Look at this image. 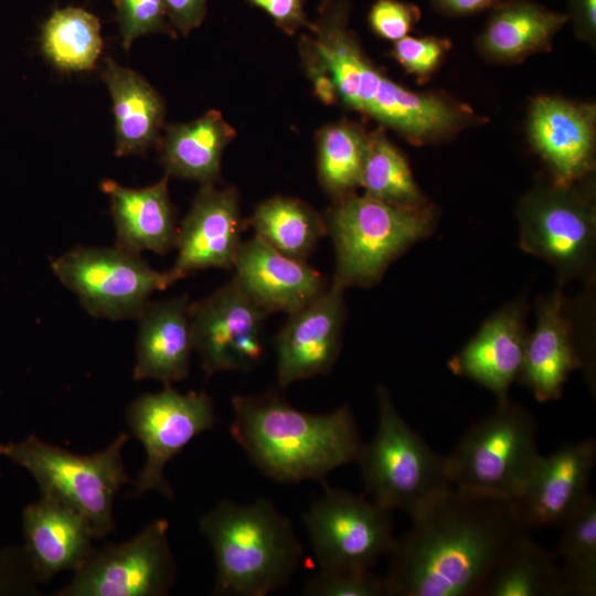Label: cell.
Here are the masks:
<instances>
[{"instance_id": "cell-23", "label": "cell", "mask_w": 596, "mask_h": 596, "mask_svg": "<svg viewBox=\"0 0 596 596\" xmlns=\"http://www.w3.org/2000/svg\"><path fill=\"white\" fill-rule=\"evenodd\" d=\"M187 295L149 301L138 320L136 381L155 380L164 385L184 380L194 351Z\"/></svg>"}, {"instance_id": "cell-40", "label": "cell", "mask_w": 596, "mask_h": 596, "mask_svg": "<svg viewBox=\"0 0 596 596\" xmlns=\"http://www.w3.org/2000/svg\"><path fill=\"white\" fill-rule=\"evenodd\" d=\"M162 1L168 20L183 35H188L203 22L207 0Z\"/></svg>"}, {"instance_id": "cell-17", "label": "cell", "mask_w": 596, "mask_h": 596, "mask_svg": "<svg viewBox=\"0 0 596 596\" xmlns=\"http://www.w3.org/2000/svg\"><path fill=\"white\" fill-rule=\"evenodd\" d=\"M596 461L594 439L565 443L538 459L521 494L514 500L531 530L562 525L592 493Z\"/></svg>"}, {"instance_id": "cell-10", "label": "cell", "mask_w": 596, "mask_h": 596, "mask_svg": "<svg viewBox=\"0 0 596 596\" xmlns=\"http://www.w3.org/2000/svg\"><path fill=\"white\" fill-rule=\"evenodd\" d=\"M517 213L523 251L554 265L566 278L590 270L596 240L590 193L575 183H540L520 200Z\"/></svg>"}, {"instance_id": "cell-35", "label": "cell", "mask_w": 596, "mask_h": 596, "mask_svg": "<svg viewBox=\"0 0 596 596\" xmlns=\"http://www.w3.org/2000/svg\"><path fill=\"white\" fill-rule=\"evenodd\" d=\"M114 2L125 50L128 51L132 42L142 35L164 33L175 36L174 28L167 20L162 0H114Z\"/></svg>"}, {"instance_id": "cell-22", "label": "cell", "mask_w": 596, "mask_h": 596, "mask_svg": "<svg viewBox=\"0 0 596 596\" xmlns=\"http://www.w3.org/2000/svg\"><path fill=\"white\" fill-rule=\"evenodd\" d=\"M524 305L512 302L490 317L449 361L450 371L508 398L518 380L525 350Z\"/></svg>"}, {"instance_id": "cell-36", "label": "cell", "mask_w": 596, "mask_h": 596, "mask_svg": "<svg viewBox=\"0 0 596 596\" xmlns=\"http://www.w3.org/2000/svg\"><path fill=\"white\" fill-rule=\"evenodd\" d=\"M449 49L450 42L447 39L406 35L394 42L392 55L406 72L424 79L440 65Z\"/></svg>"}, {"instance_id": "cell-19", "label": "cell", "mask_w": 596, "mask_h": 596, "mask_svg": "<svg viewBox=\"0 0 596 596\" xmlns=\"http://www.w3.org/2000/svg\"><path fill=\"white\" fill-rule=\"evenodd\" d=\"M233 269L241 289L268 315L292 313L329 286L307 262L288 257L256 236L242 243Z\"/></svg>"}, {"instance_id": "cell-18", "label": "cell", "mask_w": 596, "mask_h": 596, "mask_svg": "<svg viewBox=\"0 0 596 596\" xmlns=\"http://www.w3.org/2000/svg\"><path fill=\"white\" fill-rule=\"evenodd\" d=\"M596 113L593 105L556 96L535 98L529 110L528 136L550 168L553 182L568 185L592 171Z\"/></svg>"}, {"instance_id": "cell-31", "label": "cell", "mask_w": 596, "mask_h": 596, "mask_svg": "<svg viewBox=\"0 0 596 596\" xmlns=\"http://www.w3.org/2000/svg\"><path fill=\"white\" fill-rule=\"evenodd\" d=\"M360 187L375 199L408 206L427 204L405 157L382 131L368 136Z\"/></svg>"}, {"instance_id": "cell-4", "label": "cell", "mask_w": 596, "mask_h": 596, "mask_svg": "<svg viewBox=\"0 0 596 596\" xmlns=\"http://www.w3.org/2000/svg\"><path fill=\"white\" fill-rule=\"evenodd\" d=\"M199 528L214 555L215 595L265 596L285 586L302 560L291 521L265 498L222 500Z\"/></svg>"}, {"instance_id": "cell-20", "label": "cell", "mask_w": 596, "mask_h": 596, "mask_svg": "<svg viewBox=\"0 0 596 596\" xmlns=\"http://www.w3.org/2000/svg\"><path fill=\"white\" fill-rule=\"evenodd\" d=\"M23 551L39 583L78 570L94 551L91 524L79 512L49 496L22 511Z\"/></svg>"}, {"instance_id": "cell-33", "label": "cell", "mask_w": 596, "mask_h": 596, "mask_svg": "<svg viewBox=\"0 0 596 596\" xmlns=\"http://www.w3.org/2000/svg\"><path fill=\"white\" fill-rule=\"evenodd\" d=\"M368 136L348 123L326 127L318 139V178L334 200L354 192L366 151Z\"/></svg>"}, {"instance_id": "cell-27", "label": "cell", "mask_w": 596, "mask_h": 596, "mask_svg": "<svg viewBox=\"0 0 596 596\" xmlns=\"http://www.w3.org/2000/svg\"><path fill=\"white\" fill-rule=\"evenodd\" d=\"M235 131L221 113L209 110L200 118L167 127L160 142L161 163L167 175L214 184L221 159Z\"/></svg>"}, {"instance_id": "cell-34", "label": "cell", "mask_w": 596, "mask_h": 596, "mask_svg": "<svg viewBox=\"0 0 596 596\" xmlns=\"http://www.w3.org/2000/svg\"><path fill=\"white\" fill-rule=\"evenodd\" d=\"M308 596H382L386 595L383 578L370 570L319 567L306 583Z\"/></svg>"}, {"instance_id": "cell-38", "label": "cell", "mask_w": 596, "mask_h": 596, "mask_svg": "<svg viewBox=\"0 0 596 596\" xmlns=\"http://www.w3.org/2000/svg\"><path fill=\"white\" fill-rule=\"evenodd\" d=\"M38 592L23 547H0V596L36 595Z\"/></svg>"}, {"instance_id": "cell-42", "label": "cell", "mask_w": 596, "mask_h": 596, "mask_svg": "<svg viewBox=\"0 0 596 596\" xmlns=\"http://www.w3.org/2000/svg\"><path fill=\"white\" fill-rule=\"evenodd\" d=\"M504 0H430L432 6L441 14L465 17L493 9Z\"/></svg>"}, {"instance_id": "cell-25", "label": "cell", "mask_w": 596, "mask_h": 596, "mask_svg": "<svg viewBox=\"0 0 596 596\" xmlns=\"http://www.w3.org/2000/svg\"><path fill=\"white\" fill-rule=\"evenodd\" d=\"M102 78L113 100L116 156L143 155L156 142L163 124L161 95L140 74L111 57L105 60Z\"/></svg>"}, {"instance_id": "cell-11", "label": "cell", "mask_w": 596, "mask_h": 596, "mask_svg": "<svg viewBox=\"0 0 596 596\" xmlns=\"http://www.w3.org/2000/svg\"><path fill=\"white\" fill-rule=\"evenodd\" d=\"M391 510L343 489L326 492L304 514L319 567L370 570L395 543Z\"/></svg>"}, {"instance_id": "cell-43", "label": "cell", "mask_w": 596, "mask_h": 596, "mask_svg": "<svg viewBox=\"0 0 596 596\" xmlns=\"http://www.w3.org/2000/svg\"><path fill=\"white\" fill-rule=\"evenodd\" d=\"M311 53L315 57L311 58L308 54H307V57H309L308 66H309L310 76L312 78V83L315 86L316 95L323 103H327V104L333 103L338 96L333 81L329 72L327 71V68L323 66L321 61L315 54L313 50L311 51Z\"/></svg>"}, {"instance_id": "cell-7", "label": "cell", "mask_w": 596, "mask_h": 596, "mask_svg": "<svg viewBox=\"0 0 596 596\" xmlns=\"http://www.w3.org/2000/svg\"><path fill=\"white\" fill-rule=\"evenodd\" d=\"M377 427L358 458L362 481L372 500L411 517L454 486L446 456L438 455L402 417L389 390L379 386Z\"/></svg>"}, {"instance_id": "cell-14", "label": "cell", "mask_w": 596, "mask_h": 596, "mask_svg": "<svg viewBox=\"0 0 596 596\" xmlns=\"http://www.w3.org/2000/svg\"><path fill=\"white\" fill-rule=\"evenodd\" d=\"M267 316L234 277L207 297L191 302L193 348L206 376L224 371L248 372L259 365Z\"/></svg>"}, {"instance_id": "cell-39", "label": "cell", "mask_w": 596, "mask_h": 596, "mask_svg": "<svg viewBox=\"0 0 596 596\" xmlns=\"http://www.w3.org/2000/svg\"><path fill=\"white\" fill-rule=\"evenodd\" d=\"M264 10L286 33L294 34L301 26H310L304 10V0H246Z\"/></svg>"}, {"instance_id": "cell-13", "label": "cell", "mask_w": 596, "mask_h": 596, "mask_svg": "<svg viewBox=\"0 0 596 596\" xmlns=\"http://www.w3.org/2000/svg\"><path fill=\"white\" fill-rule=\"evenodd\" d=\"M169 523L157 519L136 536L94 549L56 596H163L177 574L168 541Z\"/></svg>"}, {"instance_id": "cell-37", "label": "cell", "mask_w": 596, "mask_h": 596, "mask_svg": "<svg viewBox=\"0 0 596 596\" xmlns=\"http://www.w3.org/2000/svg\"><path fill=\"white\" fill-rule=\"evenodd\" d=\"M419 9L400 0H376L369 12L372 31L384 40L396 42L406 36L419 19Z\"/></svg>"}, {"instance_id": "cell-28", "label": "cell", "mask_w": 596, "mask_h": 596, "mask_svg": "<svg viewBox=\"0 0 596 596\" xmlns=\"http://www.w3.org/2000/svg\"><path fill=\"white\" fill-rule=\"evenodd\" d=\"M566 588L556 557L530 533L503 555L477 596H565Z\"/></svg>"}, {"instance_id": "cell-3", "label": "cell", "mask_w": 596, "mask_h": 596, "mask_svg": "<svg viewBox=\"0 0 596 596\" xmlns=\"http://www.w3.org/2000/svg\"><path fill=\"white\" fill-rule=\"evenodd\" d=\"M231 435L253 465L281 483L323 480L355 461L363 445L348 405L328 413L294 407L276 391L232 398Z\"/></svg>"}, {"instance_id": "cell-24", "label": "cell", "mask_w": 596, "mask_h": 596, "mask_svg": "<svg viewBox=\"0 0 596 596\" xmlns=\"http://www.w3.org/2000/svg\"><path fill=\"white\" fill-rule=\"evenodd\" d=\"M168 177L145 188H127L111 179L100 182L108 195L115 225V245L140 254L164 255L175 247L177 211L168 190Z\"/></svg>"}, {"instance_id": "cell-8", "label": "cell", "mask_w": 596, "mask_h": 596, "mask_svg": "<svg viewBox=\"0 0 596 596\" xmlns=\"http://www.w3.org/2000/svg\"><path fill=\"white\" fill-rule=\"evenodd\" d=\"M538 423L509 397L472 424L446 456L455 488L515 500L541 454Z\"/></svg>"}, {"instance_id": "cell-9", "label": "cell", "mask_w": 596, "mask_h": 596, "mask_svg": "<svg viewBox=\"0 0 596 596\" xmlns=\"http://www.w3.org/2000/svg\"><path fill=\"white\" fill-rule=\"evenodd\" d=\"M57 279L87 313L113 321L137 319L153 292L177 281L141 256L116 245L75 246L51 262Z\"/></svg>"}, {"instance_id": "cell-1", "label": "cell", "mask_w": 596, "mask_h": 596, "mask_svg": "<svg viewBox=\"0 0 596 596\" xmlns=\"http://www.w3.org/2000/svg\"><path fill=\"white\" fill-rule=\"evenodd\" d=\"M383 577L390 596H477L530 529L514 500L453 487L412 517Z\"/></svg>"}, {"instance_id": "cell-5", "label": "cell", "mask_w": 596, "mask_h": 596, "mask_svg": "<svg viewBox=\"0 0 596 596\" xmlns=\"http://www.w3.org/2000/svg\"><path fill=\"white\" fill-rule=\"evenodd\" d=\"M323 219L336 257L332 281L347 289L380 281L400 255L433 233L437 216L429 203L400 205L353 192L334 200Z\"/></svg>"}, {"instance_id": "cell-29", "label": "cell", "mask_w": 596, "mask_h": 596, "mask_svg": "<svg viewBox=\"0 0 596 596\" xmlns=\"http://www.w3.org/2000/svg\"><path fill=\"white\" fill-rule=\"evenodd\" d=\"M258 237L281 254L307 262L327 236L323 216L306 202L277 195L259 203L246 220Z\"/></svg>"}, {"instance_id": "cell-16", "label": "cell", "mask_w": 596, "mask_h": 596, "mask_svg": "<svg viewBox=\"0 0 596 596\" xmlns=\"http://www.w3.org/2000/svg\"><path fill=\"white\" fill-rule=\"evenodd\" d=\"M245 226L235 189L202 184L178 226L171 274L179 280L201 269H233Z\"/></svg>"}, {"instance_id": "cell-2", "label": "cell", "mask_w": 596, "mask_h": 596, "mask_svg": "<svg viewBox=\"0 0 596 596\" xmlns=\"http://www.w3.org/2000/svg\"><path fill=\"white\" fill-rule=\"evenodd\" d=\"M349 12L348 0H327L311 24L310 43L347 105L416 145L450 137L476 121L467 106L450 97L407 89L382 74L348 29Z\"/></svg>"}, {"instance_id": "cell-30", "label": "cell", "mask_w": 596, "mask_h": 596, "mask_svg": "<svg viewBox=\"0 0 596 596\" xmlns=\"http://www.w3.org/2000/svg\"><path fill=\"white\" fill-rule=\"evenodd\" d=\"M40 45L44 56L63 72L92 70L103 49L99 20L82 8L57 9L41 26Z\"/></svg>"}, {"instance_id": "cell-41", "label": "cell", "mask_w": 596, "mask_h": 596, "mask_svg": "<svg viewBox=\"0 0 596 596\" xmlns=\"http://www.w3.org/2000/svg\"><path fill=\"white\" fill-rule=\"evenodd\" d=\"M568 20L576 35L589 43L596 38V0H568Z\"/></svg>"}, {"instance_id": "cell-12", "label": "cell", "mask_w": 596, "mask_h": 596, "mask_svg": "<svg viewBox=\"0 0 596 596\" xmlns=\"http://www.w3.org/2000/svg\"><path fill=\"white\" fill-rule=\"evenodd\" d=\"M126 419L146 453L145 466L131 494L140 497L155 490L173 499L164 476L166 466L195 436L215 426L213 398L205 392L182 394L168 384L157 393L134 400L126 409Z\"/></svg>"}, {"instance_id": "cell-15", "label": "cell", "mask_w": 596, "mask_h": 596, "mask_svg": "<svg viewBox=\"0 0 596 596\" xmlns=\"http://www.w3.org/2000/svg\"><path fill=\"white\" fill-rule=\"evenodd\" d=\"M344 291L332 281L312 302L288 315L275 339L280 387L331 371L342 347L347 320Z\"/></svg>"}, {"instance_id": "cell-32", "label": "cell", "mask_w": 596, "mask_h": 596, "mask_svg": "<svg viewBox=\"0 0 596 596\" xmlns=\"http://www.w3.org/2000/svg\"><path fill=\"white\" fill-rule=\"evenodd\" d=\"M556 551L566 594H596V499L590 493L567 518Z\"/></svg>"}, {"instance_id": "cell-6", "label": "cell", "mask_w": 596, "mask_h": 596, "mask_svg": "<svg viewBox=\"0 0 596 596\" xmlns=\"http://www.w3.org/2000/svg\"><path fill=\"white\" fill-rule=\"evenodd\" d=\"M129 435L121 432L105 449L77 455L29 435L0 444V457L29 471L42 496L57 499L84 515L95 539H100L114 530V500L129 482L123 459Z\"/></svg>"}, {"instance_id": "cell-21", "label": "cell", "mask_w": 596, "mask_h": 596, "mask_svg": "<svg viewBox=\"0 0 596 596\" xmlns=\"http://www.w3.org/2000/svg\"><path fill=\"white\" fill-rule=\"evenodd\" d=\"M585 359L561 291L542 298L534 330L526 337L518 380L539 402L560 398L570 374L585 370Z\"/></svg>"}, {"instance_id": "cell-26", "label": "cell", "mask_w": 596, "mask_h": 596, "mask_svg": "<svg viewBox=\"0 0 596 596\" xmlns=\"http://www.w3.org/2000/svg\"><path fill=\"white\" fill-rule=\"evenodd\" d=\"M567 21V13L532 0H504L493 8L477 45L488 60L501 63L521 61L547 49Z\"/></svg>"}]
</instances>
